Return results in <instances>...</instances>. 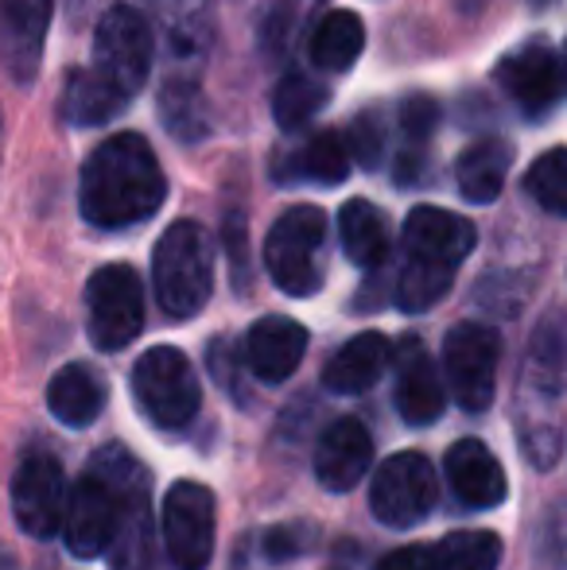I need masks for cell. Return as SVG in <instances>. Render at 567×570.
Listing matches in <instances>:
<instances>
[{"instance_id": "3", "label": "cell", "mask_w": 567, "mask_h": 570, "mask_svg": "<svg viewBox=\"0 0 567 570\" xmlns=\"http://www.w3.org/2000/svg\"><path fill=\"white\" fill-rule=\"evenodd\" d=\"M323 245L326 214L319 206H292L276 218L265 240V264L284 295L307 299L323 287Z\"/></svg>"}, {"instance_id": "11", "label": "cell", "mask_w": 567, "mask_h": 570, "mask_svg": "<svg viewBox=\"0 0 567 570\" xmlns=\"http://www.w3.org/2000/svg\"><path fill=\"white\" fill-rule=\"evenodd\" d=\"M117 517H121V497L114 481L98 470H86V478L70 489L67 512H62V540L75 559H94L114 543Z\"/></svg>"}, {"instance_id": "26", "label": "cell", "mask_w": 567, "mask_h": 570, "mask_svg": "<svg viewBox=\"0 0 567 570\" xmlns=\"http://www.w3.org/2000/svg\"><path fill=\"white\" fill-rule=\"evenodd\" d=\"M129 94L117 90L109 78H101L94 67L75 70L67 78V94H62V117L70 125H109L125 106H129Z\"/></svg>"}, {"instance_id": "2", "label": "cell", "mask_w": 567, "mask_h": 570, "mask_svg": "<svg viewBox=\"0 0 567 570\" xmlns=\"http://www.w3.org/2000/svg\"><path fill=\"white\" fill-rule=\"evenodd\" d=\"M156 303L172 318H195L214 292V237L198 222H175L151 256Z\"/></svg>"}, {"instance_id": "6", "label": "cell", "mask_w": 567, "mask_h": 570, "mask_svg": "<svg viewBox=\"0 0 567 570\" xmlns=\"http://www.w3.org/2000/svg\"><path fill=\"white\" fill-rule=\"evenodd\" d=\"M90 338L98 350L117 353L144 331V284L129 264H106L86 284Z\"/></svg>"}, {"instance_id": "36", "label": "cell", "mask_w": 567, "mask_h": 570, "mask_svg": "<svg viewBox=\"0 0 567 570\" xmlns=\"http://www.w3.org/2000/svg\"><path fill=\"white\" fill-rule=\"evenodd\" d=\"M226 248H229V261H234L237 279H242V268L250 272V229H245V222L237 214L226 218Z\"/></svg>"}, {"instance_id": "1", "label": "cell", "mask_w": 567, "mask_h": 570, "mask_svg": "<svg viewBox=\"0 0 567 570\" xmlns=\"http://www.w3.org/2000/svg\"><path fill=\"white\" fill-rule=\"evenodd\" d=\"M167 179L151 144L137 132H117L90 151L82 167L78 206L98 229H129L164 206Z\"/></svg>"}, {"instance_id": "18", "label": "cell", "mask_w": 567, "mask_h": 570, "mask_svg": "<svg viewBox=\"0 0 567 570\" xmlns=\"http://www.w3.org/2000/svg\"><path fill=\"white\" fill-rule=\"evenodd\" d=\"M443 404L447 389L431 353L420 338H404L397 345V412L417 428H424L443 415Z\"/></svg>"}, {"instance_id": "31", "label": "cell", "mask_w": 567, "mask_h": 570, "mask_svg": "<svg viewBox=\"0 0 567 570\" xmlns=\"http://www.w3.org/2000/svg\"><path fill=\"white\" fill-rule=\"evenodd\" d=\"M350 159H354V151H350L346 136L319 132V136H311V144L300 151V175L303 179H315V183L334 187V183H346Z\"/></svg>"}, {"instance_id": "12", "label": "cell", "mask_w": 567, "mask_h": 570, "mask_svg": "<svg viewBox=\"0 0 567 570\" xmlns=\"http://www.w3.org/2000/svg\"><path fill=\"white\" fill-rule=\"evenodd\" d=\"M67 478H62L59 458L51 454H28L16 465L12 478V512L16 524L36 540H51L62 528L67 512Z\"/></svg>"}, {"instance_id": "22", "label": "cell", "mask_w": 567, "mask_h": 570, "mask_svg": "<svg viewBox=\"0 0 567 570\" xmlns=\"http://www.w3.org/2000/svg\"><path fill=\"white\" fill-rule=\"evenodd\" d=\"M106 396H109L106 376L94 365H82V361L62 365L51 376V384H47V407L67 428H86V423L98 420L101 407H106Z\"/></svg>"}, {"instance_id": "8", "label": "cell", "mask_w": 567, "mask_h": 570, "mask_svg": "<svg viewBox=\"0 0 567 570\" xmlns=\"http://www.w3.org/2000/svg\"><path fill=\"white\" fill-rule=\"evenodd\" d=\"M439 497L436 470L420 451H401L373 473L370 509L385 528H412L431 512Z\"/></svg>"}, {"instance_id": "17", "label": "cell", "mask_w": 567, "mask_h": 570, "mask_svg": "<svg viewBox=\"0 0 567 570\" xmlns=\"http://www.w3.org/2000/svg\"><path fill=\"white\" fill-rule=\"evenodd\" d=\"M370 462H373V439L354 415L334 420L315 446V478L331 493H350L370 473Z\"/></svg>"}, {"instance_id": "29", "label": "cell", "mask_w": 567, "mask_h": 570, "mask_svg": "<svg viewBox=\"0 0 567 570\" xmlns=\"http://www.w3.org/2000/svg\"><path fill=\"white\" fill-rule=\"evenodd\" d=\"M439 570H498L501 535L493 532H451L436 543Z\"/></svg>"}, {"instance_id": "28", "label": "cell", "mask_w": 567, "mask_h": 570, "mask_svg": "<svg viewBox=\"0 0 567 570\" xmlns=\"http://www.w3.org/2000/svg\"><path fill=\"white\" fill-rule=\"evenodd\" d=\"M326 98H331V90H326V86L319 82L315 75L292 70V75H284L281 86L273 90V117H276V125H281L284 132H295V128H303L311 117L319 114V109L326 106Z\"/></svg>"}, {"instance_id": "35", "label": "cell", "mask_w": 567, "mask_h": 570, "mask_svg": "<svg viewBox=\"0 0 567 570\" xmlns=\"http://www.w3.org/2000/svg\"><path fill=\"white\" fill-rule=\"evenodd\" d=\"M378 570H439L436 548L431 543H412V548H397L393 556H385Z\"/></svg>"}, {"instance_id": "15", "label": "cell", "mask_w": 567, "mask_h": 570, "mask_svg": "<svg viewBox=\"0 0 567 570\" xmlns=\"http://www.w3.org/2000/svg\"><path fill=\"white\" fill-rule=\"evenodd\" d=\"M55 0H0V55L16 82H31L43 59Z\"/></svg>"}, {"instance_id": "4", "label": "cell", "mask_w": 567, "mask_h": 570, "mask_svg": "<svg viewBox=\"0 0 567 570\" xmlns=\"http://www.w3.org/2000/svg\"><path fill=\"white\" fill-rule=\"evenodd\" d=\"M133 396L156 428H187L203 404L195 365L175 345H151L133 368Z\"/></svg>"}, {"instance_id": "32", "label": "cell", "mask_w": 567, "mask_h": 570, "mask_svg": "<svg viewBox=\"0 0 567 570\" xmlns=\"http://www.w3.org/2000/svg\"><path fill=\"white\" fill-rule=\"evenodd\" d=\"M525 187L540 203V210L567 218V148H553L529 167Z\"/></svg>"}, {"instance_id": "19", "label": "cell", "mask_w": 567, "mask_h": 570, "mask_svg": "<svg viewBox=\"0 0 567 570\" xmlns=\"http://www.w3.org/2000/svg\"><path fill=\"white\" fill-rule=\"evenodd\" d=\"M307 326L295 323L287 315H268L261 323H253V331L245 334V365L257 381L281 384L300 368L303 353H307Z\"/></svg>"}, {"instance_id": "16", "label": "cell", "mask_w": 567, "mask_h": 570, "mask_svg": "<svg viewBox=\"0 0 567 570\" xmlns=\"http://www.w3.org/2000/svg\"><path fill=\"white\" fill-rule=\"evenodd\" d=\"M148 4L151 31L159 36L175 67L206 59L214 43V0H148Z\"/></svg>"}, {"instance_id": "23", "label": "cell", "mask_w": 567, "mask_h": 570, "mask_svg": "<svg viewBox=\"0 0 567 570\" xmlns=\"http://www.w3.org/2000/svg\"><path fill=\"white\" fill-rule=\"evenodd\" d=\"M514 167V144L501 140V136H486V140L470 144L467 151L454 164V183H459V195L475 206H486L501 195L506 187V175Z\"/></svg>"}, {"instance_id": "13", "label": "cell", "mask_w": 567, "mask_h": 570, "mask_svg": "<svg viewBox=\"0 0 567 570\" xmlns=\"http://www.w3.org/2000/svg\"><path fill=\"white\" fill-rule=\"evenodd\" d=\"M498 82L509 98L521 106L525 117H540L560 101L564 90V75H560V59L548 43L529 39L517 51H509L498 67Z\"/></svg>"}, {"instance_id": "21", "label": "cell", "mask_w": 567, "mask_h": 570, "mask_svg": "<svg viewBox=\"0 0 567 570\" xmlns=\"http://www.w3.org/2000/svg\"><path fill=\"white\" fill-rule=\"evenodd\" d=\"M393 361V345H389L385 334L365 331L358 338H350L326 361L323 368V384L326 392H339V396H358V392L373 389L385 373V365Z\"/></svg>"}, {"instance_id": "27", "label": "cell", "mask_w": 567, "mask_h": 570, "mask_svg": "<svg viewBox=\"0 0 567 570\" xmlns=\"http://www.w3.org/2000/svg\"><path fill=\"white\" fill-rule=\"evenodd\" d=\"M159 117L175 140H203L211 128V114H206V98L195 78H172L159 90Z\"/></svg>"}, {"instance_id": "25", "label": "cell", "mask_w": 567, "mask_h": 570, "mask_svg": "<svg viewBox=\"0 0 567 570\" xmlns=\"http://www.w3.org/2000/svg\"><path fill=\"white\" fill-rule=\"evenodd\" d=\"M339 237L358 268H381L389 256V245H393L385 214L373 203H365V198H350L339 210Z\"/></svg>"}, {"instance_id": "9", "label": "cell", "mask_w": 567, "mask_h": 570, "mask_svg": "<svg viewBox=\"0 0 567 570\" xmlns=\"http://www.w3.org/2000/svg\"><path fill=\"white\" fill-rule=\"evenodd\" d=\"M214 493L203 481H175L164 497V543L179 570H206L214 559Z\"/></svg>"}, {"instance_id": "14", "label": "cell", "mask_w": 567, "mask_h": 570, "mask_svg": "<svg viewBox=\"0 0 567 570\" xmlns=\"http://www.w3.org/2000/svg\"><path fill=\"white\" fill-rule=\"evenodd\" d=\"M478 233L462 214L439 210V206H417L404 222V261L436 264V268H459L475 253Z\"/></svg>"}, {"instance_id": "30", "label": "cell", "mask_w": 567, "mask_h": 570, "mask_svg": "<svg viewBox=\"0 0 567 570\" xmlns=\"http://www.w3.org/2000/svg\"><path fill=\"white\" fill-rule=\"evenodd\" d=\"M454 284L451 268H436V264H420V261H404L401 279H397V303L409 315H420V311L436 307Z\"/></svg>"}, {"instance_id": "34", "label": "cell", "mask_w": 567, "mask_h": 570, "mask_svg": "<svg viewBox=\"0 0 567 570\" xmlns=\"http://www.w3.org/2000/svg\"><path fill=\"white\" fill-rule=\"evenodd\" d=\"M385 117H381V109H370V114H362L354 120V128H350V151H354V159L362 167H381V159H385Z\"/></svg>"}, {"instance_id": "33", "label": "cell", "mask_w": 567, "mask_h": 570, "mask_svg": "<svg viewBox=\"0 0 567 570\" xmlns=\"http://www.w3.org/2000/svg\"><path fill=\"white\" fill-rule=\"evenodd\" d=\"M436 120H439V109L424 94H417V98H409L401 106V132H404V140H409V148H404L397 179H412V167H420V151H424L428 136L436 132Z\"/></svg>"}, {"instance_id": "37", "label": "cell", "mask_w": 567, "mask_h": 570, "mask_svg": "<svg viewBox=\"0 0 567 570\" xmlns=\"http://www.w3.org/2000/svg\"><path fill=\"white\" fill-rule=\"evenodd\" d=\"M0 570H16V559H12V556H8V551H4V548H0Z\"/></svg>"}, {"instance_id": "20", "label": "cell", "mask_w": 567, "mask_h": 570, "mask_svg": "<svg viewBox=\"0 0 567 570\" xmlns=\"http://www.w3.org/2000/svg\"><path fill=\"white\" fill-rule=\"evenodd\" d=\"M447 481H451L454 497H459L467 509H498L509 493V481L501 462L490 454V446L478 443V439H459V443L447 451Z\"/></svg>"}, {"instance_id": "10", "label": "cell", "mask_w": 567, "mask_h": 570, "mask_svg": "<svg viewBox=\"0 0 567 570\" xmlns=\"http://www.w3.org/2000/svg\"><path fill=\"white\" fill-rule=\"evenodd\" d=\"M94 470L114 481L117 497H121L117 535L109 543V548H117L114 570H140L151 548V504H148V485H144V470L133 462L129 451H101Z\"/></svg>"}, {"instance_id": "24", "label": "cell", "mask_w": 567, "mask_h": 570, "mask_svg": "<svg viewBox=\"0 0 567 570\" xmlns=\"http://www.w3.org/2000/svg\"><path fill=\"white\" fill-rule=\"evenodd\" d=\"M362 47H365L362 16L350 12V8H334V12H326L323 20L315 23L307 55L326 75H346V70L362 59Z\"/></svg>"}, {"instance_id": "5", "label": "cell", "mask_w": 567, "mask_h": 570, "mask_svg": "<svg viewBox=\"0 0 567 570\" xmlns=\"http://www.w3.org/2000/svg\"><path fill=\"white\" fill-rule=\"evenodd\" d=\"M151 51H156V31L144 12L133 4H114L101 16L98 36H94V70L129 98L148 78Z\"/></svg>"}, {"instance_id": "7", "label": "cell", "mask_w": 567, "mask_h": 570, "mask_svg": "<svg viewBox=\"0 0 567 570\" xmlns=\"http://www.w3.org/2000/svg\"><path fill=\"white\" fill-rule=\"evenodd\" d=\"M501 338L498 331L482 323H459L443 338V373L451 384V396L467 412H486L498 389Z\"/></svg>"}]
</instances>
